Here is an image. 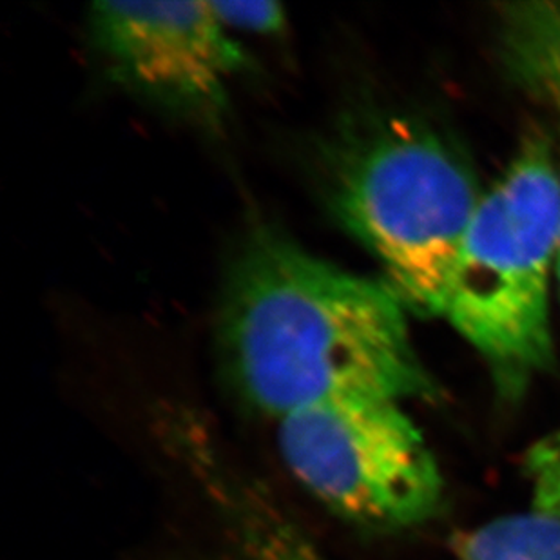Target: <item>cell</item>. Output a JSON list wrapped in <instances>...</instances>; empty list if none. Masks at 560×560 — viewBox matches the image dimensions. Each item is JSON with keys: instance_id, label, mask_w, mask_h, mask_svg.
Returning a JSON list of instances; mask_svg holds the SVG:
<instances>
[{"instance_id": "6da1fadb", "label": "cell", "mask_w": 560, "mask_h": 560, "mask_svg": "<svg viewBox=\"0 0 560 560\" xmlns=\"http://www.w3.org/2000/svg\"><path fill=\"white\" fill-rule=\"evenodd\" d=\"M405 308L385 280L339 269L259 228L223 283L218 350L240 394L276 419L341 397L424 399L434 385Z\"/></svg>"}, {"instance_id": "7a4b0ae2", "label": "cell", "mask_w": 560, "mask_h": 560, "mask_svg": "<svg viewBox=\"0 0 560 560\" xmlns=\"http://www.w3.org/2000/svg\"><path fill=\"white\" fill-rule=\"evenodd\" d=\"M334 217L385 270L407 308L443 317L481 192L438 138L401 120L347 127L325 153Z\"/></svg>"}, {"instance_id": "3957f363", "label": "cell", "mask_w": 560, "mask_h": 560, "mask_svg": "<svg viewBox=\"0 0 560 560\" xmlns=\"http://www.w3.org/2000/svg\"><path fill=\"white\" fill-rule=\"evenodd\" d=\"M560 242V176L532 140L482 196L454 272L444 314L515 397L550 365V275Z\"/></svg>"}, {"instance_id": "277c9868", "label": "cell", "mask_w": 560, "mask_h": 560, "mask_svg": "<svg viewBox=\"0 0 560 560\" xmlns=\"http://www.w3.org/2000/svg\"><path fill=\"white\" fill-rule=\"evenodd\" d=\"M402 402L341 397L278 419L292 476L341 517L408 526L432 517L443 477Z\"/></svg>"}, {"instance_id": "5b68a950", "label": "cell", "mask_w": 560, "mask_h": 560, "mask_svg": "<svg viewBox=\"0 0 560 560\" xmlns=\"http://www.w3.org/2000/svg\"><path fill=\"white\" fill-rule=\"evenodd\" d=\"M88 22L118 84L176 115L220 122L247 55L209 2H95Z\"/></svg>"}, {"instance_id": "8992f818", "label": "cell", "mask_w": 560, "mask_h": 560, "mask_svg": "<svg viewBox=\"0 0 560 560\" xmlns=\"http://www.w3.org/2000/svg\"><path fill=\"white\" fill-rule=\"evenodd\" d=\"M218 508L245 560H325L253 482L229 488Z\"/></svg>"}, {"instance_id": "52a82bcc", "label": "cell", "mask_w": 560, "mask_h": 560, "mask_svg": "<svg viewBox=\"0 0 560 560\" xmlns=\"http://www.w3.org/2000/svg\"><path fill=\"white\" fill-rule=\"evenodd\" d=\"M506 43L513 62L550 102L560 132V4L526 2L506 11ZM560 281V242L557 253Z\"/></svg>"}, {"instance_id": "ba28073f", "label": "cell", "mask_w": 560, "mask_h": 560, "mask_svg": "<svg viewBox=\"0 0 560 560\" xmlns=\"http://www.w3.org/2000/svg\"><path fill=\"white\" fill-rule=\"evenodd\" d=\"M459 560H560V513L498 518L457 539Z\"/></svg>"}, {"instance_id": "9c48e42d", "label": "cell", "mask_w": 560, "mask_h": 560, "mask_svg": "<svg viewBox=\"0 0 560 560\" xmlns=\"http://www.w3.org/2000/svg\"><path fill=\"white\" fill-rule=\"evenodd\" d=\"M535 510L560 513V432L542 439L526 455Z\"/></svg>"}, {"instance_id": "30bf717a", "label": "cell", "mask_w": 560, "mask_h": 560, "mask_svg": "<svg viewBox=\"0 0 560 560\" xmlns=\"http://www.w3.org/2000/svg\"><path fill=\"white\" fill-rule=\"evenodd\" d=\"M218 21L231 30L276 33L285 24V13L276 2H209Z\"/></svg>"}]
</instances>
